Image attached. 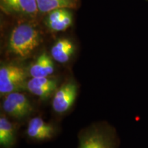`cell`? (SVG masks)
I'll return each instance as SVG.
<instances>
[{
  "label": "cell",
  "instance_id": "obj_10",
  "mask_svg": "<svg viewBox=\"0 0 148 148\" xmlns=\"http://www.w3.org/2000/svg\"><path fill=\"white\" fill-rule=\"evenodd\" d=\"M54 72V64L52 58L47 53H42L37 57L29 68L31 77H50Z\"/></svg>",
  "mask_w": 148,
  "mask_h": 148
},
{
  "label": "cell",
  "instance_id": "obj_7",
  "mask_svg": "<svg viewBox=\"0 0 148 148\" xmlns=\"http://www.w3.org/2000/svg\"><path fill=\"white\" fill-rule=\"evenodd\" d=\"M58 88V82L50 77H32L27 81L25 89L42 100L48 99Z\"/></svg>",
  "mask_w": 148,
  "mask_h": 148
},
{
  "label": "cell",
  "instance_id": "obj_4",
  "mask_svg": "<svg viewBox=\"0 0 148 148\" xmlns=\"http://www.w3.org/2000/svg\"><path fill=\"white\" fill-rule=\"evenodd\" d=\"M2 108L8 115L21 119L32 113L33 107L25 95L18 91L10 92L3 96Z\"/></svg>",
  "mask_w": 148,
  "mask_h": 148
},
{
  "label": "cell",
  "instance_id": "obj_6",
  "mask_svg": "<svg viewBox=\"0 0 148 148\" xmlns=\"http://www.w3.org/2000/svg\"><path fill=\"white\" fill-rule=\"evenodd\" d=\"M3 12L25 18H35L40 13L36 0H0Z\"/></svg>",
  "mask_w": 148,
  "mask_h": 148
},
{
  "label": "cell",
  "instance_id": "obj_3",
  "mask_svg": "<svg viewBox=\"0 0 148 148\" xmlns=\"http://www.w3.org/2000/svg\"><path fill=\"white\" fill-rule=\"evenodd\" d=\"M27 73L21 66L14 64H3L0 68V94L4 96L10 92L25 89Z\"/></svg>",
  "mask_w": 148,
  "mask_h": 148
},
{
  "label": "cell",
  "instance_id": "obj_12",
  "mask_svg": "<svg viewBox=\"0 0 148 148\" xmlns=\"http://www.w3.org/2000/svg\"><path fill=\"white\" fill-rule=\"evenodd\" d=\"M16 143V130L12 123L1 114L0 117V146L1 148H12Z\"/></svg>",
  "mask_w": 148,
  "mask_h": 148
},
{
  "label": "cell",
  "instance_id": "obj_11",
  "mask_svg": "<svg viewBox=\"0 0 148 148\" xmlns=\"http://www.w3.org/2000/svg\"><path fill=\"white\" fill-rule=\"evenodd\" d=\"M75 50V45L66 38H60L54 42L50 50L51 58L59 63H66L71 58Z\"/></svg>",
  "mask_w": 148,
  "mask_h": 148
},
{
  "label": "cell",
  "instance_id": "obj_5",
  "mask_svg": "<svg viewBox=\"0 0 148 148\" xmlns=\"http://www.w3.org/2000/svg\"><path fill=\"white\" fill-rule=\"evenodd\" d=\"M77 83L73 79H68L60 87H58L53 95V110L56 113L62 114L68 111L75 102L77 95Z\"/></svg>",
  "mask_w": 148,
  "mask_h": 148
},
{
  "label": "cell",
  "instance_id": "obj_13",
  "mask_svg": "<svg viewBox=\"0 0 148 148\" xmlns=\"http://www.w3.org/2000/svg\"><path fill=\"white\" fill-rule=\"evenodd\" d=\"M40 13H45L58 8L77 9L80 0H36Z\"/></svg>",
  "mask_w": 148,
  "mask_h": 148
},
{
  "label": "cell",
  "instance_id": "obj_9",
  "mask_svg": "<svg viewBox=\"0 0 148 148\" xmlns=\"http://www.w3.org/2000/svg\"><path fill=\"white\" fill-rule=\"evenodd\" d=\"M26 134L30 139L44 141L51 139L55 134L54 127L40 117L30 119L27 124Z\"/></svg>",
  "mask_w": 148,
  "mask_h": 148
},
{
  "label": "cell",
  "instance_id": "obj_1",
  "mask_svg": "<svg viewBox=\"0 0 148 148\" xmlns=\"http://www.w3.org/2000/svg\"><path fill=\"white\" fill-rule=\"evenodd\" d=\"M42 40L40 32L34 24L18 23L11 30L8 41V50L20 58L30 56L39 47Z\"/></svg>",
  "mask_w": 148,
  "mask_h": 148
},
{
  "label": "cell",
  "instance_id": "obj_2",
  "mask_svg": "<svg viewBox=\"0 0 148 148\" xmlns=\"http://www.w3.org/2000/svg\"><path fill=\"white\" fill-rule=\"evenodd\" d=\"M115 134L109 127L95 125L85 130L79 136L77 148H117Z\"/></svg>",
  "mask_w": 148,
  "mask_h": 148
},
{
  "label": "cell",
  "instance_id": "obj_8",
  "mask_svg": "<svg viewBox=\"0 0 148 148\" xmlns=\"http://www.w3.org/2000/svg\"><path fill=\"white\" fill-rule=\"evenodd\" d=\"M73 14L71 9L58 8L47 12L45 23L52 32H64L73 24Z\"/></svg>",
  "mask_w": 148,
  "mask_h": 148
}]
</instances>
